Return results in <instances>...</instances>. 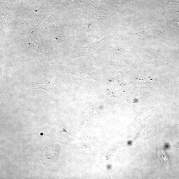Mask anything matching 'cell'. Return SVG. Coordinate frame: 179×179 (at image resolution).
Listing matches in <instances>:
<instances>
[{
	"instance_id": "obj_2",
	"label": "cell",
	"mask_w": 179,
	"mask_h": 179,
	"mask_svg": "<svg viewBox=\"0 0 179 179\" xmlns=\"http://www.w3.org/2000/svg\"><path fill=\"white\" fill-rule=\"evenodd\" d=\"M41 135H42V134H42H42H41Z\"/></svg>"
},
{
	"instance_id": "obj_1",
	"label": "cell",
	"mask_w": 179,
	"mask_h": 179,
	"mask_svg": "<svg viewBox=\"0 0 179 179\" xmlns=\"http://www.w3.org/2000/svg\"><path fill=\"white\" fill-rule=\"evenodd\" d=\"M53 150V147L51 146L44 150L40 154V160L43 163L42 164L48 165H52V159L53 158L52 156L53 155V154H52Z\"/></svg>"
}]
</instances>
